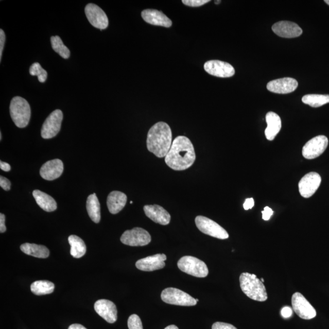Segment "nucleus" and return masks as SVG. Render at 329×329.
<instances>
[{
	"mask_svg": "<svg viewBox=\"0 0 329 329\" xmlns=\"http://www.w3.org/2000/svg\"><path fill=\"white\" fill-rule=\"evenodd\" d=\"M51 44L53 50L58 53V54L64 59H68L71 56L70 49L63 43L60 37H51Z\"/></svg>",
	"mask_w": 329,
	"mask_h": 329,
	"instance_id": "c756f323",
	"label": "nucleus"
},
{
	"mask_svg": "<svg viewBox=\"0 0 329 329\" xmlns=\"http://www.w3.org/2000/svg\"><path fill=\"white\" fill-rule=\"evenodd\" d=\"M167 256L164 254H158L149 257L140 259L136 262L135 266L138 270L144 271H153L161 270L165 266V261Z\"/></svg>",
	"mask_w": 329,
	"mask_h": 329,
	"instance_id": "a211bd4d",
	"label": "nucleus"
},
{
	"mask_svg": "<svg viewBox=\"0 0 329 329\" xmlns=\"http://www.w3.org/2000/svg\"><path fill=\"white\" fill-rule=\"evenodd\" d=\"M212 329H237L233 325L225 322H217L213 324Z\"/></svg>",
	"mask_w": 329,
	"mask_h": 329,
	"instance_id": "72a5a7b5",
	"label": "nucleus"
},
{
	"mask_svg": "<svg viewBox=\"0 0 329 329\" xmlns=\"http://www.w3.org/2000/svg\"><path fill=\"white\" fill-rule=\"evenodd\" d=\"M161 298L165 303L181 306H194L197 304L196 299L185 292L175 288L165 289L162 292Z\"/></svg>",
	"mask_w": 329,
	"mask_h": 329,
	"instance_id": "423d86ee",
	"label": "nucleus"
},
{
	"mask_svg": "<svg viewBox=\"0 0 329 329\" xmlns=\"http://www.w3.org/2000/svg\"><path fill=\"white\" fill-rule=\"evenodd\" d=\"M0 168L4 171H9L11 170V166L8 163L1 161L0 162Z\"/></svg>",
	"mask_w": 329,
	"mask_h": 329,
	"instance_id": "a19ab883",
	"label": "nucleus"
},
{
	"mask_svg": "<svg viewBox=\"0 0 329 329\" xmlns=\"http://www.w3.org/2000/svg\"><path fill=\"white\" fill-rule=\"evenodd\" d=\"M6 231L5 226V215L4 214H0V232L4 233Z\"/></svg>",
	"mask_w": 329,
	"mask_h": 329,
	"instance_id": "ea45409f",
	"label": "nucleus"
},
{
	"mask_svg": "<svg viewBox=\"0 0 329 329\" xmlns=\"http://www.w3.org/2000/svg\"><path fill=\"white\" fill-rule=\"evenodd\" d=\"M64 171V164L60 159H56L46 162L42 165L40 170V175L43 179L47 181H53L58 179Z\"/></svg>",
	"mask_w": 329,
	"mask_h": 329,
	"instance_id": "6ab92c4d",
	"label": "nucleus"
},
{
	"mask_svg": "<svg viewBox=\"0 0 329 329\" xmlns=\"http://www.w3.org/2000/svg\"><path fill=\"white\" fill-rule=\"evenodd\" d=\"M195 159L194 146L191 140L181 135L172 142L165 161L169 168L176 171H182L191 167Z\"/></svg>",
	"mask_w": 329,
	"mask_h": 329,
	"instance_id": "f257e3e1",
	"label": "nucleus"
},
{
	"mask_svg": "<svg viewBox=\"0 0 329 329\" xmlns=\"http://www.w3.org/2000/svg\"><path fill=\"white\" fill-rule=\"evenodd\" d=\"M2 140V132H0V141Z\"/></svg>",
	"mask_w": 329,
	"mask_h": 329,
	"instance_id": "49530a36",
	"label": "nucleus"
},
{
	"mask_svg": "<svg viewBox=\"0 0 329 329\" xmlns=\"http://www.w3.org/2000/svg\"><path fill=\"white\" fill-rule=\"evenodd\" d=\"M142 18L149 24L155 26L171 27L172 22L167 15L155 9H146L142 12Z\"/></svg>",
	"mask_w": 329,
	"mask_h": 329,
	"instance_id": "412c9836",
	"label": "nucleus"
},
{
	"mask_svg": "<svg viewBox=\"0 0 329 329\" xmlns=\"http://www.w3.org/2000/svg\"><path fill=\"white\" fill-rule=\"evenodd\" d=\"M272 31L275 34L284 38H295L302 34V29L297 23L281 21L275 23L272 26Z\"/></svg>",
	"mask_w": 329,
	"mask_h": 329,
	"instance_id": "2eb2a0df",
	"label": "nucleus"
},
{
	"mask_svg": "<svg viewBox=\"0 0 329 329\" xmlns=\"http://www.w3.org/2000/svg\"><path fill=\"white\" fill-rule=\"evenodd\" d=\"M147 148L158 158H165L172 145V132L166 123L159 122L148 133Z\"/></svg>",
	"mask_w": 329,
	"mask_h": 329,
	"instance_id": "f03ea898",
	"label": "nucleus"
},
{
	"mask_svg": "<svg viewBox=\"0 0 329 329\" xmlns=\"http://www.w3.org/2000/svg\"><path fill=\"white\" fill-rule=\"evenodd\" d=\"M328 144V138L325 135L317 136L305 144L302 148V155L309 160L317 158L323 153Z\"/></svg>",
	"mask_w": 329,
	"mask_h": 329,
	"instance_id": "9b49d317",
	"label": "nucleus"
},
{
	"mask_svg": "<svg viewBox=\"0 0 329 329\" xmlns=\"http://www.w3.org/2000/svg\"><path fill=\"white\" fill-rule=\"evenodd\" d=\"M254 206V200L253 198H247L245 201L244 207L245 210L247 211L251 209Z\"/></svg>",
	"mask_w": 329,
	"mask_h": 329,
	"instance_id": "58836bf2",
	"label": "nucleus"
},
{
	"mask_svg": "<svg viewBox=\"0 0 329 329\" xmlns=\"http://www.w3.org/2000/svg\"><path fill=\"white\" fill-rule=\"evenodd\" d=\"M261 281L262 282H263V283H264V282H265L264 279L263 278H262V279H261Z\"/></svg>",
	"mask_w": 329,
	"mask_h": 329,
	"instance_id": "de8ad7c7",
	"label": "nucleus"
},
{
	"mask_svg": "<svg viewBox=\"0 0 329 329\" xmlns=\"http://www.w3.org/2000/svg\"><path fill=\"white\" fill-rule=\"evenodd\" d=\"M85 13L89 22L94 27L101 30L108 28V16L98 6L90 3L85 6Z\"/></svg>",
	"mask_w": 329,
	"mask_h": 329,
	"instance_id": "ddd939ff",
	"label": "nucleus"
},
{
	"mask_svg": "<svg viewBox=\"0 0 329 329\" xmlns=\"http://www.w3.org/2000/svg\"><path fill=\"white\" fill-rule=\"evenodd\" d=\"M196 301H197V302H198L199 301L198 299H196Z\"/></svg>",
	"mask_w": 329,
	"mask_h": 329,
	"instance_id": "09e8293b",
	"label": "nucleus"
},
{
	"mask_svg": "<svg viewBox=\"0 0 329 329\" xmlns=\"http://www.w3.org/2000/svg\"><path fill=\"white\" fill-rule=\"evenodd\" d=\"M178 267L185 273L197 278H205L209 274L208 268L204 262L192 256L181 258L178 262Z\"/></svg>",
	"mask_w": 329,
	"mask_h": 329,
	"instance_id": "39448f33",
	"label": "nucleus"
},
{
	"mask_svg": "<svg viewBox=\"0 0 329 329\" xmlns=\"http://www.w3.org/2000/svg\"><path fill=\"white\" fill-rule=\"evenodd\" d=\"M33 197L40 207L43 210L51 212L57 209V203L51 196L41 191L35 190L32 192Z\"/></svg>",
	"mask_w": 329,
	"mask_h": 329,
	"instance_id": "b1692460",
	"label": "nucleus"
},
{
	"mask_svg": "<svg viewBox=\"0 0 329 329\" xmlns=\"http://www.w3.org/2000/svg\"><path fill=\"white\" fill-rule=\"evenodd\" d=\"M206 72L212 76L219 78L232 77L235 75V69L233 66L228 62L212 60L206 62L204 65Z\"/></svg>",
	"mask_w": 329,
	"mask_h": 329,
	"instance_id": "4468645a",
	"label": "nucleus"
},
{
	"mask_svg": "<svg viewBox=\"0 0 329 329\" xmlns=\"http://www.w3.org/2000/svg\"><path fill=\"white\" fill-rule=\"evenodd\" d=\"M302 101L312 108H319L329 103L328 95L309 94L303 96Z\"/></svg>",
	"mask_w": 329,
	"mask_h": 329,
	"instance_id": "c85d7f7f",
	"label": "nucleus"
},
{
	"mask_svg": "<svg viewBox=\"0 0 329 329\" xmlns=\"http://www.w3.org/2000/svg\"><path fill=\"white\" fill-rule=\"evenodd\" d=\"M95 310L101 317L109 323H114L117 320V309L111 301L100 300L94 305Z\"/></svg>",
	"mask_w": 329,
	"mask_h": 329,
	"instance_id": "dca6fc26",
	"label": "nucleus"
},
{
	"mask_svg": "<svg viewBox=\"0 0 329 329\" xmlns=\"http://www.w3.org/2000/svg\"><path fill=\"white\" fill-rule=\"evenodd\" d=\"M29 73L32 76H38L40 82H45L47 79V72L42 67L41 65L38 62L34 63L30 66Z\"/></svg>",
	"mask_w": 329,
	"mask_h": 329,
	"instance_id": "7c9ffc66",
	"label": "nucleus"
},
{
	"mask_svg": "<svg viewBox=\"0 0 329 329\" xmlns=\"http://www.w3.org/2000/svg\"><path fill=\"white\" fill-rule=\"evenodd\" d=\"M10 114L16 126L23 128L29 124L31 118V108L27 101L21 96L12 99L10 105Z\"/></svg>",
	"mask_w": 329,
	"mask_h": 329,
	"instance_id": "20e7f679",
	"label": "nucleus"
},
{
	"mask_svg": "<svg viewBox=\"0 0 329 329\" xmlns=\"http://www.w3.org/2000/svg\"><path fill=\"white\" fill-rule=\"evenodd\" d=\"M127 202V196L124 193L114 191L110 193L107 199V205L110 213L117 214L125 207Z\"/></svg>",
	"mask_w": 329,
	"mask_h": 329,
	"instance_id": "5701e85b",
	"label": "nucleus"
},
{
	"mask_svg": "<svg viewBox=\"0 0 329 329\" xmlns=\"http://www.w3.org/2000/svg\"><path fill=\"white\" fill-rule=\"evenodd\" d=\"M6 41V36L4 31L0 29V61H2L3 49H4Z\"/></svg>",
	"mask_w": 329,
	"mask_h": 329,
	"instance_id": "c9c22d12",
	"label": "nucleus"
},
{
	"mask_svg": "<svg viewBox=\"0 0 329 329\" xmlns=\"http://www.w3.org/2000/svg\"><path fill=\"white\" fill-rule=\"evenodd\" d=\"M266 122H267V128H266L265 131L266 138L268 141H273L278 133L281 131L282 127L281 119L275 113L270 112L266 115Z\"/></svg>",
	"mask_w": 329,
	"mask_h": 329,
	"instance_id": "4be33fe9",
	"label": "nucleus"
},
{
	"mask_svg": "<svg viewBox=\"0 0 329 329\" xmlns=\"http://www.w3.org/2000/svg\"><path fill=\"white\" fill-rule=\"evenodd\" d=\"M62 119L63 113L61 110L57 109L53 111L43 124L41 129L42 137L49 139L57 135L61 130Z\"/></svg>",
	"mask_w": 329,
	"mask_h": 329,
	"instance_id": "9d476101",
	"label": "nucleus"
},
{
	"mask_svg": "<svg viewBox=\"0 0 329 329\" xmlns=\"http://www.w3.org/2000/svg\"><path fill=\"white\" fill-rule=\"evenodd\" d=\"M86 207L89 217L95 223H98L101 220L100 203L95 194L89 196Z\"/></svg>",
	"mask_w": 329,
	"mask_h": 329,
	"instance_id": "a878e982",
	"label": "nucleus"
},
{
	"mask_svg": "<svg viewBox=\"0 0 329 329\" xmlns=\"http://www.w3.org/2000/svg\"><path fill=\"white\" fill-rule=\"evenodd\" d=\"M241 290L252 300L264 302L268 300L265 285L255 274L244 272L240 276Z\"/></svg>",
	"mask_w": 329,
	"mask_h": 329,
	"instance_id": "7ed1b4c3",
	"label": "nucleus"
},
{
	"mask_svg": "<svg viewBox=\"0 0 329 329\" xmlns=\"http://www.w3.org/2000/svg\"><path fill=\"white\" fill-rule=\"evenodd\" d=\"M324 2L329 5V0H325Z\"/></svg>",
	"mask_w": 329,
	"mask_h": 329,
	"instance_id": "a18cd8bd",
	"label": "nucleus"
},
{
	"mask_svg": "<svg viewBox=\"0 0 329 329\" xmlns=\"http://www.w3.org/2000/svg\"><path fill=\"white\" fill-rule=\"evenodd\" d=\"M21 249L25 254L37 258H46L49 255V249L43 245L26 243L21 246Z\"/></svg>",
	"mask_w": 329,
	"mask_h": 329,
	"instance_id": "393cba45",
	"label": "nucleus"
},
{
	"mask_svg": "<svg viewBox=\"0 0 329 329\" xmlns=\"http://www.w3.org/2000/svg\"><path fill=\"white\" fill-rule=\"evenodd\" d=\"M71 246V254L73 257L79 258L86 253V245L84 241L80 237L75 235L70 236L68 239Z\"/></svg>",
	"mask_w": 329,
	"mask_h": 329,
	"instance_id": "bb28decb",
	"label": "nucleus"
},
{
	"mask_svg": "<svg viewBox=\"0 0 329 329\" xmlns=\"http://www.w3.org/2000/svg\"><path fill=\"white\" fill-rule=\"evenodd\" d=\"M165 329H179V328L175 325H168V326L166 327Z\"/></svg>",
	"mask_w": 329,
	"mask_h": 329,
	"instance_id": "37998d69",
	"label": "nucleus"
},
{
	"mask_svg": "<svg viewBox=\"0 0 329 329\" xmlns=\"http://www.w3.org/2000/svg\"><path fill=\"white\" fill-rule=\"evenodd\" d=\"M298 86V82L295 79L284 78L268 82L267 88L269 91L275 94H287L294 92Z\"/></svg>",
	"mask_w": 329,
	"mask_h": 329,
	"instance_id": "f3484780",
	"label": "nucleus"
},
{
	"mask_svg": "<svg viewBox=\"0 0 329 329\" xmlns=\"http://www.w3.org/2000/svg\"><path fill=\"white\" fill-rule=\"evenodd\" d=\"M210 2V0H183L182 3L190 7H199Z\"/></svg>",
	"mask_w": 329,
	"mask_h": 329,
	"instance_id": "473e14b6",
	"label": "nucleus"
},
{
	"mask_svg": "<svg viewBox=\"0 0 329 329\" xmlns=\"http://www.w3.org/2000/svg\"><path fill=\"white\" fill-rule=\"evenodd\" d=\"M68 329H87L83 325L79 324H73Z\"/></svg>",
	"mask_w": 329,
	"mask_h": 329,
	"instance_id": "79ce46f5",
	"label": "nucleus"
},
{
	"mask_svg": "<svg viewBox=\"0 0 329 329\" xmlns=\"http://www.w3.org/2000/svg\"><path fill=\"white\" fill-rule=\"evenodd\" d=\"M221 2V1H215V3L216 5L219 4Z\"/></svg>",
	"mask_w": 329,
	"mask_h": 329,
	"instance_id": "c03bdc74",
	"label": "nucleus"
},
{
	"mask_svg": "<svg viewBox=\"0 0 329 329\" xmlns=\"http://www.w3.org/2000/svg\"><path fill=\"white\" fill-rule=\"evenodd\" d=\"M145 214L151 220L161 225H168L171 220L169 213L159 205H146L144 208Z\"/></svg>",
	"mask_w": 329,
	"mask_h": 329,
	"instance_id": "aec40b11",
	"label": "nucleus"
},
{
	"mask_svg": "<svg viewBox=\"0 0 329 329\" xmlns=\"http://www.w3.org/2000/svg\"><path fill=\"white\" fill-rule=\"evenodd\" d=\"M122 244L130 247H144L151 241V237L148 231L141 228H135L128 230L122 235Z\"/></svg>",
	"mask_w": 329,
	"mask_h": 329,
	"instance_id": "6e6552de",
	"label": "nucleus"
},
{
	"mask_svg": "<svg viewBox=\"0 0 329 329\" xmlns=\"http://www.w3.org/2000/svg\"><path fill=\"white\" fill-rule=\"evenodd\" d=\"M321 178L315 172H310L305 175L299 182V191L302 197L309 198L317 191L321 185Z\"/></svg>",
	"mask_w": 329,
	"mask_h": 329,
	"instance_id": "f8f14e48",
	"label": "nucleus"
},
{
	"mask_svg": "<svg viewBox=\"0 0 329 329\" xmlns=\"http://www.w3.org/2000/svg\"><path fill=\"white\" fill-rule=\"evenodd\" d=\"M55 284L48 281H38L31 285V290L36 295L51 294L55 290Z\"/></svg>",
	"mask_w": 329,
	"mask_h": 329,
	"instance_id": "cd10ccee",
	"label": "nucleus"
},
{
	"mask_svg": "<svg viewBox=\"0 0 329 329\" xmlns=\"http://www.w3.org/2000/svg\"><path fill=\"white\" fill-rule=\"evenodd\" d=\"M195 223L199 231L211 237L221 240H225L229 237L228 232L220 225L203 216H198L195 218Z\"/></svg>",
	"mask_w": 329,
	"mask_h": 329,
	"instance_id": "0eeeda50",
	"label": "nucleus"
},
{
	"mask_svg": "<svg viewBox=\"0 0 329 329\" xmlns=\"http://www.w3.org/2000/svg\"><path fill=\"white\" fill-rule=\"evenodd\" d=\"M262 213V218L265 221L270 220V219L272 215H273V211L272 209L269 207H265L264 211Z\"/></svg>",
	"mask_w": 329,
	"mask_h": 329,
	"instance_id": "e433bc0d",
	"label": "nucleus"
},
{
	"mask_svg": "<svg viewBox=\"0 0 329 329\" xmlns=\"http://www.w3.org/2000/svg\"><path fill=\"white\" fill-rule=\"evenodd\" d=\"M0 186L5 191H9L11 189V183L9 179L1 176H0Z\"/></svg>",
	"mask_w": 329,
	"mask_h": 329,
	"instance_id": "f704fd0d",
	"label": "nucleus"
},
{
	"mask_svg": "<svg viewBox=\"0 0 329 329\" xmlns=\"http://www.w3.org/2000/svg\"><path fill=\"white\" fill-rule=\"evenodd\" d=\"M291 304L292 310L304 320H311L317 316L315 308L300 292H295L292 296Z\"/></svg>",
	"mask_w": 329,
	"mask_h": 329,
	"instance_id": "1a4fd4ad",
	"label": "nucleus"
},
{
	"mask_svg": "<svg viewBox=\"0 0 329 329\" xmlns=\"http://www.w3.org/2000/svg\"><path fill=\"white\" fill-rule=\"evenodd\" d=\"M281 315L284 318H289L292 315V308L288 306H285L282 309Z\"/></svg>",
	"mask_w": 329,
	"mask_h": 329,
	"instance_id": "4c0bfd02",
	"label": "nucleus"
},
{
	"mask_svg": "<svg viewBox=\"0 0 329 329\" xmlns=\"http://www.w3.org/2000/svg\"><path fill=\"white\" fill-rule=\"evenodd\" d=\"M128 325L129 329H143L142 321L137 315H132L129 317Z\"/></svg>",
	"mask_w": 329,
	"mask_h": 329,
	"instance_id": "2f4dec72",
	"label": "nucleus"
}]
</instances>
